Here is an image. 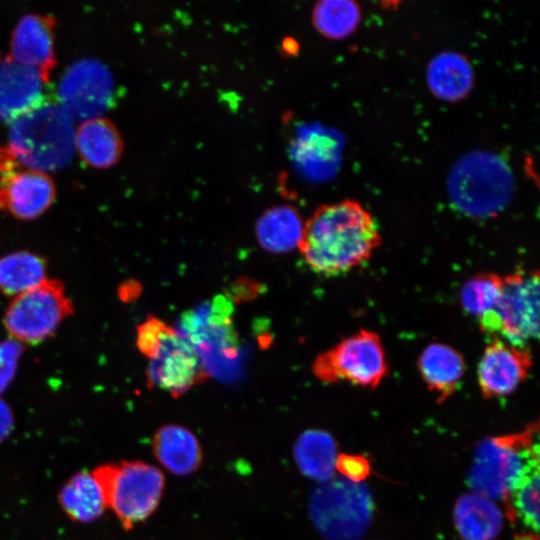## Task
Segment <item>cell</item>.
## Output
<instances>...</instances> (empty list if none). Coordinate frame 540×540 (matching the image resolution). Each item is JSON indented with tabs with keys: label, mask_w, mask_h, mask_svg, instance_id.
I'll use <instances>...</instances> for the list:
<instances>
[{
	"label": "cell",
	"mask_w": 540,
	"mask_h": 540,
	"mask_svg": "<svg viewBox=\"0 0 540 540\" xmlns=\"http://www.w3.org/2000/svg\"><path fill=\"white\" fill-rule=\"evenodd\" d=\"M428 81L437 96L454 100L468 92L472 83V71L463 57L445 53L430 63Z\"/></svg>",
	"instance_id": "obj_24"
},
{
	"label": "cell",
	"mask_w": 540,
	"mask_h": 540,
	"mask_svg": "<svg viewBox=\"0 0 540 540\" xmlns=\"http://www.w3.org/2000/svg\"><path fill=\"white\" fill-rule=\"evenodd\" d=\"M480 329L493 338L526 347L539 335V274L516 272L503 276L494 308L478 319Z\"/></svg>",
	"instance_id": "obj_7"
},
{
	"label": "cell",
	"mask_w": 540,
	"mask_h": 540,
	"mask_svg": "<svg viewBox=\"0 0 540 540\" xmlns=\"http://www.w3.org/2000/svg\"><path fill=\"white\" fill-rule=\"evenodd\" d=\"M312 371L324 383L346 381L374 389L388 372L381 338L373 331L359 330L319 354L313 362Z\"/></svg>",
	"instance_id": "obj_9"
},
{
	"label": "cell",
	"mask_w": 540,
	"mask_h": 540,
	"mask_svg": "<svg viewBox=\"0 0 540 540\" xmlns=\"http://www.w3.org/2000/svg\"><path fill=\"white\" fill-rule=\"evenodd\" d=\"M47 278V262L41 255L20 250L0 257V292L6 296L14 298Z\"/></svg>",
	"instance_id": "obj_23"
},
{
	"label": "cell",
	"mask_w": 540,
	"mask_h": 540,
	"mask_svg": "<svg viewBox=\"0 0 540 540\" xmlns=\"http://www.w3.org/2000/svg\"><path fill=\"white\" fill-rule=\"evenodd\" d=\"M23 346L9 337L0 341V394L8 388L15 377Z\"/></svg>",
	"instance_id": "obj_27"
},
{
	"label": "cell",
	"mask_w": 540,
	"mask_h": 540,
	"mask_svg": "<svg viewBox=\"0 0 540 540\" xmlns=\"http://www.w3.org/2000/svg\"><path fill=\"white\" fill-rule=\"evenodd\" d=\"M74 312L61 281L47 278L12 298L3 324L9 338L22 345H36L51 337Z\"/></svg>",
	"instance_id": "obj_8"
},
{
	"label": "cell",
	"mask_w": 540,
	"mask_h": 540,
	"mask_svg": "<svg viewBox=\"0 0 540 540\" xmlns=\"http://www.w3.org/2000/svg\"><path fill=\"white\" fill-rule=\"evenodd\" d=\"M136 346L148 359V385L173 397L182 396L209 376L190 340L155 316L137 327Z\"/></svg>",
	"instance_id": "obj_3"
},
{
	"label": "cell",
	"mask_w": 540,
	"mask_h": 540,
	"mask_svg": "<svg viewBox=\"0 0 540 540\" xmlns=\"http://www.w3.org/2000/svg\"><path fill=\"white\" fill-rule=\"evenodd\" d=\"M13 427V414L10 407L0 398V441L5 439Z\"/></svg>",
	"instance_id": "obj_30"
},
{
	"label": "cell",
	"mask_w": 540,
	"mask_h": 540,
	"mask_svg": "<svg viewBox=\"0 0 540 540\" xmlns=\"http://www.w3.org/2000/svg\"><path fill=\"white\" fill-rule=\"evenodd\" d=\"M539 481V445H536L514 486L502 499L515 540H538Z\"/></svg>",
	"instance_id": "obj_14"
},
{
	"label": "cell",
	"mask_w": 540,
	"mask_h": 540,
	"mask_svg": "<svg viewBox=\"0 0 540 540\" xmlns=\"http://www.w3.org/2000/svg\"><path fill=\"white\" fill-rule=\"evenodd\" d=\"M360 19V10L353 1L324 0L317 2L311 20L318 33L329 39H341L353 32Z\"/></svg>",
	"instance_id": "obj_25"
},
{
	"label": "cell",
	"mask_w": 540,
	"mask_h": 540,
	"mask_svg": "<svg viewBox=\"0 0 540 540\" xmlns=\"http://www.w3.org/2000/svg\"><path fill=\"white\" fill-rule=\"evenodd\" d=\"M50 15L30 13L16 23L10 41L9 56L15 61L36 69L45 82L56 65L54 28Z\"/></svg>",
	"instance_id": "obj_13"
},
{
	"label": "cell",
	"mask_w": 540,
	"mask_h": 540,
	"mask_svg": "<svg viewBox=\"0 0 540 540\" xmlns=\"http://www.w3.org/2000/svg\"><path fill=\"white\" fill-rule=\"evenodd\" d=\"M503 276L484 272L469 278L461 287L460 302L464 310L480 319L490 312L500 296Z\"/></svg>",
	"instance_id": "obj_26"
},
{
	"label": "cell",
	"mask_w": 540,
	"mask_h": 540,
	"mask_svg": "<svg viewBox=\"0 0 540 540\" xmlns=\"http://www.w3.org/2000/svg\"><path fill=\"white\" fill-rule=\"evenodd\" d=\"M92 474L102 489L106 508L115 513L125 529L155 511L164 489L162 472L140 461L100 465Z\"/></svg>",
	"instance_id": "obj_4"
},
{
	"label": "cell",
	"mask_w": 540,
	"mask_h": 540,
	"mask_svg": "<svg viewBox=\"0 0 540 540\" xmlns=\"http://www.w3.org/2000/svg\"><path fill=\"white\" fill-rule=\"evenodd\" d=\"M294 458L300 471L310 479L321 483L334 476L337 460V446L326 431L307 430L297 438Z\"/></svg>",
	"instance_id": "obj_21"
},
{
	"label": "cell",
	"mask_w": 540,
	"mask_h": 540,
	"mask_svg": "<svg viewBox=\"0 0 540 540\" xmlns=\"http://www.w3.org/2000/svg\"><path fill=\"white\" fill-rule=\"evenodd\" d=\"M56 188L47 173L22 167L0 185V211L32 220L53 204Z\"/></svg>",
	"instance_id": "obj_12"
},
{
	"label": "cell",
	"mask_w": 540,
	"mask_h": 540,
	"mask_svg": "<svg viewBox=\"0 0 540 540\" xmlns=\"http://www.w3.org/2000/svg\"><path fill=\"white\" fill-rule=\"evenodd\" d=\"M59 503L73 521L87 523L98 519L106 509L102 489L92 472L74 474L61 488Z\"/></svg>",
	"instance_id": "obj_22"
},
{
	"label": "cell",
	"mask_w": 540,
	"mask_h": 540,
	"mask_svg": "<svg viewBox=\"0 0 540 540\" xmlns=\"http://www.w3.org/2000/svg\"><path fill=\"white\" fill-rule=\"evenodd\" d=\"M539 422L530 423L515 433L481 440L475 449L468 473L474 493L489 499H503L519 478L528 456L538 445L534 438Z\"/></svg>",
	"instance_id": "obj_5"
},
{
	"label": "cell",
	"mask_w": 540,
	"mask_h": 540,
	"mask_svg": "<svg viewBox=\"0 0 540 540\" xmlns=\"http://www.w3.org/2000/svg\"><path fill=\"white\" fill-rule=\"evenodd\" d=\"M45 83L36 69L9 55L0 59V121L11 123L44 102Z\"/></svg>",
	"instance_id": "obj_15"
},
{
	"label": "cell",
	"mask_w": 540,
	"mask_h": 540,
	"mask_svg": "<svg viewBox=\"0 0 540 540\" xmlns=\"http://www.w3.org/2000/svg\"><path fill=\"white\" fill-rule=\"evenodd\" d=\"M454 523L463 540H495L503 520L500 509L491 499L472 493L457 500Z\"/></svg>",
	"instance_id": "obj_18"
},
{
	"label": "cell",
	"mask_w": 540,
	"mask_h": 540,
	"mask_svg": "<svg viewBox=\"0 0 540 540\" xmlns=\"http://www.w3.org/2000/svg\"><path fill=\"white\" fill-rule=\"evenodd\" d=\"M304 223L299 212L290 205H278L264 211L255 225L260 246L274 254L298 247Z\"/></svg>",
	"instance_id": "obj_20"
},
{
	"label": "cell",
	"mask_w": 540,
	"mask_h": 540,
	"mask_svg": "<svg viewBox=\"0 0 540 540\" xmlns=\"http://www.w3.org/2000/svg\"><path fill=\"white\" fill-rule=\"evenodd\" d=\"M380 244L373 216L358 202L344 200L313 212L304 223L298 248L311 270L331 277L365 263Z\"/></svg>",
	"instance_id": "obj_1"
},
{
	"label": "cell",
	"mask_w": 540,
	"mask_h": 540,
	"mask_svg": "<svg viewBox=\"0 0 540 540\" xmlns=\"http://www.w3.org/2000/svg\"><path fill=\"white\" fill-rule=\"evenodd\" d=\"M22 167L8 147L0 146V185Z\"/></svg>",
	"instance_id": "obj_29"
},
{
	"label": "cell",
	"mask_w": 540,
	"mask_h": 540,
	"mask_svg": "<svg viewBox=\"0 0 540 540\" xmlns=\"http://www.w3.org/2000/svg\"><path fill=\"white\" fill-rule=\"evenodd\" d=\"M336 469L344 478L361 483L370 473L369 461L361 455L341 454L337 456Z\"/></svg>",
	"instance_id": "obj_28"
},
{
	"label": "cell",
	"mask_w": 540,
	"mask_h": 540,
	"mask_svg": "<svg viewBox=\"0 0 540 540\" xmlns=\"http://www.w3.org/2000/svg\"><path fill=\"white\" fill-rule=\"evenodd\" d=\"M153 451L159 462L176 475H187L201 463V449L196 437L182 426L161 427L154 436Z\"/></svg>",
	"instance_id": "obj_19"
},
{
	"label": "cell",
	"mask_w": 540,
	"mask_h": 540,
	"mask_svg": "<svg viewBox=\"0 0 540 540\" xmlns=\"http://www.w3.org/2000/svg\"><path fill=\"white\" fill-rule=\"evenodd\" d=\"M75 148L87 165L104 169L119 161L123 141L111 121L98 117L82 121L75 130Z\"/></svg>",
	"instance_id": "obj_17"
},
{
	"label": "cell",
	"mask_w": 540,
	"mask_h": 540,
	"mask_svg": "<svg viewBox=\"0 0 540 540\" xmlns=\"http://www.w3.org/2000/svg\"><path fill=\"white\" fill-rule=\"evenodd\" d=\"M8 140L9 150L23 167L55 171L73 156V119L58 103L45 100L10 123Z\"/></svg>",
	"instance_id": "obj_2"
},
{
	"label": "cell",
	"mask_w": 540,
	"mask_h": 540,
	"mask_svg": "<svg viewBox=\"0 0 540 540\" xmlns=\"http://www.w3.org/2000/svg\"><path fill=\"white\" fill-rule=\"evenodd\" d=\"M417 365L422 380L439 402L458 389L465 373L462 354L443 343L428 344L420 353Z\"/></svg>",
	"instance_id": "obj_16"
},
{
	"label": "cell",
	"mask_w": 540,
	"mask_h": 540,
	"mask_svg": "<svg viewBox=\"0 0 540 540\" xmlns=\"http://www.w3.org/2000/svg\"><path fill=\"white\" fill-rule=\"evenodd\" d=\"M309 513L316 529L328 540H356L373 515L372 495L363 483L331 478L311 493Z\"/></svg>",
	"instance_id": "obj_6"
},
{
	"label": "cell",
	"mask_w": 540,
	"mask_h": 540,
	"mask_svg": "<svg viewBox=\"0 0 540 540\" xmlns=\"http://www.w3.org/2000/svg\"><path fill=\"white\" fill-rule=\"evenodd\" d=\"M531 352L493 338L485 347L477 367V381L483 397L501 398L512 394L528 377Z\"/></svg>",
	"instance_id": "obj_11"
},
{
	"label": "cell",
	"mask_w": 540,
	"mask_h": 540,
	"mask_svg": "<svg viewBox=\"0 0 540 540\" xmlns=\"http://www.w3.org/2000/svg\"><path fill=\"white\" fill-rule=\"evenodd\" d=\"M113 79L98 59H78L67 67L58 86L59 105L72 119L101 117L113 103Z\"/></svg>",
	"instance_id": "obj_10"
}]
</instances>
